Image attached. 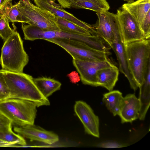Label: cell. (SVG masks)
Segmentation results:
<instances>
[{"label": "cell", "mask_w": 150, "mask_h": 150, "mask_svg": "<svg viewBox=\"0 0 150 150\" xmlns=\"http://www.w3.org/2000/svg\"><path fill=\"white\" fill-rule=\"evenodd\" d=\"M37 107L34 102L23 99L8 98L0 101V112L14 126L34 124Z\"/></svg>", "instance_id": "obj_4"}, {"label": "cell", "mask_w": 150, "mask_h": 150, "mask_svg": "<svg viewBox=\"0 0 150 150\" xmlns=\"http://www.w3.org/2000/svg\"><path fill=\"white\" fill-rule=\"evenodd\" d=\"M0 147H21L18 144L9 142L0 143Z\"/></svg>", "instance_id": "obj_32"}, {"label": "cell", "mask_w": 150, "mask_h": 150, "mask_svg": "<svg viewBox=\"0 0 150 150\" xmlns=\"http://www.w3.org/2000/svg\"><path fill=\"white\" fill-rule=\"evenodd\" d=\"M96 14L98 20L93 25L94 28L99 35L111 47L115 37H121L117 17L116 14L108 11L96 13Z\"/></svg>", "instance_id": "obj_8"}, {"label": "cell", "mask_w": 150, "mask_h": 150, "mask_svg": "<svg viewBox=\"0 0 150 150\" xmlns=\"http://www.w3.org/2000/svg\"><path fill=\"white\" fill-rule=\"evenodd\" d=\"M25 36L27 40L65 38L82 42L90 47L100 51L104 46L102 39L98 35H81L61 31L45 30L31 25H28L25 31Z\"/></svg>", "instance_id": "obj_5"}, {"label": "cell", "mask_w": 150, "mask_h": 150, "mask_svg": "<svg viewBox=\"0 0 150 150\" xmlns=\"http://www.w3.org/2000/svg\"><path fill=\"white\" fill-rule=\"evenodd\" d=\"M140 108L139 99L134 94L123 97L118 114L122 123H131L139 118Z\"/></svg>", "instance_id": "obj_14"}, {"label": "cell", "mask_w": 150, "mask_h": 150, "mask_svg": "<svg viewBox=\"0 0 150 150\" xmlns=\"http://www.w3.org/2000/svg\"><path fill=\"white\" fill-rule=\"evenodd\" d=\"M116 14L123 44L144 39L139 23L128 12L121 7L117 10Z\"/></svg>", "instance_id": "obj_10"}, {"label": "cell", "mask_w": 150, "mask_h": 150, "mask_svg": "<svg viewBox=\"0 0 150 150\" xmlns=\"http://www.w3.org/2000/svg\"><path fill=\"white\" fill-rule=\"evenodd\" d=\"M73 64L79 74L83 84L98 86L96 79L97 72L113 64L109 59L102 61H84L73 59Z\"/></svg>", "instance_id": "obj_9"}, {"label": "cell", "mask_w": 150, "mask_h": 150, "mask_svg": "<svg viewBox=\"0 0 150 150\" xmlns=\"http://www.w3.org/2000/svg\"><path fill=\"white\" fill-rule=\"evenodd\" d=\"M2 69L16 72H23L29 62L18 33L14 31L4 43L0 58Z\"/></svg>", "instance_id": "obj_3"}, {"label": "cell", "mask_w": 150, "mask_h": 150, "mask_svg": "<svg viewBox=\"0 0 150 150\" xmlns=\"http://www.w3.org/2000/svg\"><path fill=\"white\" fill-rule=\"evenodd\" d=\"M1 62L0 58V62Z\"/></svg>", "instance_id": "obj_38"}, {"label": "cell", "mask_w": 150, "mask_h": 150, "mask_svg": "<svg viewBox=\"0 0 150 150\" xmlns=\"http://www.w3.org/2000/svg\"><path fill=\"white\" fill-rule=\"evenodd\" d=\"M134 0H127V3H130L134 1Z\"/></svg>", "instance_id": "obj_34"}, {"label": "cell", "mask_w": 150, "mask_h": 150, "mask_svg": "<svg viewBox=\"0 0 150 150\" xmlns=\"http://www.w3.org/2000/svg\"><path fill=\"white\" fill-rule=\"evenodd\" d=\"M139 98L140 105L139 118L140 120L144 119L150 103V63L148 66L144 81L139 87Z\"/></svg>", "instance_id": "obj_18"}, {"label": "cell", "mask_w": 150, "mask_h": 150, "mask_svg": "<svg viewBox=\"0 0 150 150\" xmlns=\"http://www.w3.org/2000/svg\"><path fill=\"white\" fill-rule=\"evenodd\" d=\"M122 8L134 18L140 26L150 10V0H137L125 3Z\"/></svg>", "instance_id": "obj_17"}, {"label": "cell", "mask_w": 150, "mask_h": 150, "mask_svg": "<svg viewBox=\"0 0 150 150\" xmlns=\"http://www.w3.org/2000/svg\"><path fill=\"white\" fill-rule=\"evenodd\" d=\"M64 8H71V4L78 1H86L93 3L99 6L106 11H108L110 7L108 3L106 1L99 0H55Z\"/></svg>", "instance_id": "obj_24"}, {"label": "cell", "mask_w": 150, "mask_h": 150, "mask_svg": "<svg viewBox=\"0 0 150 150\" xmlns=\"http://www.w3.org/2000/svg\"><path fill=\"white\" fill-rule=\"evenodd\" d=\"M56 22L61 31L71 33L87 35L91 34L88 31L69 21L57 17Z\"/></svg>", "instance_id": "obj_22"}, {"label": "cell", "mask_w": 150, "mask_h": 150, "mask_svg": "<svg viewBox=\"0 0 150 150\" xmlns=\"http://www.w3.org/2000/svg\"><path fill=\"white\" fill-rule=\"evenodd\" d=\"M100 1H107L106 0H99Z\"/></svg>", "instance_id": "obj_36"}, {"label": "cell", "mask_w": 150, "mask_h": 150, "mask_svg": "<svg viewBox=\"0 0 150 150\" xmlns=\"http://www.w3.org/2000/svg\"><path fill=\"white\" fill-rule=\"evenodd\" d=\"M10 98V92L6 83L4 74L0 70V101Z\"/></svg>", "instance_id": "obj_27"}, {"label": "cell", "mask_w": 150, "mask_h": 150, "mask_svg": "<svg viewBox=\"0 0 150 150\" xmlns=\"http://www.w3.org/2000/svg\"><path fill=\"white\" fill-rule=\"evenodd\" d=\"M9 22L5 17L0 16V37L4 41L14 31L10 28Z\"/></svg>", "instance_id": "obj_25"}, {"label": "cell", "mask_w": 150, "mask_h": 150, "mask_svg": "<svg viewBox=\"0 0 150 150\" xmlns=\"http://www.w3.org/2000/svg\"><path fill=\"white\" fill-rule=\"evenodd\" d=\"M74 110L76 115L83 124L85 132L99 138V119L91 107L84 101L78 100L75 102Z\"/></svg>", "instance_id": "obj_11"}, {"label": "cell", "mask_w": 150, "mask_h": 150, "mask_svg": "<svg viewBox=\"0 0 150 150\" xmlns=\"http://www.w3.org/2000/svg\"><path fill=\"white\" fill-rule=\"evenodd\" d=\"M12 124L10 120L0 112V131L9 132L12 131Z\"/></svg>", "instance_id": "obj_29"}, {"label": "cell", "mask_w": 150, "mask_h": 150, "mask_svg": "<svg viewBox=\"0 0 150 150\" xmlns=\"http://www.w3.org/2000/svg\"><path fill=\"white\" fill-rule=\"evenodd\" d=\"M128 67L138 87L142 84L150 63V40L143 39L124 44Z\"/></svg>", "instance_id": "obj_2"}, {"label": "cell", "mask_w": 150, "mask_h": 150, "mask_svg": "<svg viewBox=\"0 0 150 150\" xmlns=\"http://www.w3.org/2000/svg\"><path fill=\"white\" fill-rule=\"evenodd\" d=\"M124 0L125 1H127V0Z\"/></svg>", "instance_id": "obj_37"}, {"label": "cell", "mask_w": 150, "mask_h": 150, "mask_svg": "<svg viewBox=\"0 0 150 150\" xmlns=\"http://www.w3.org/2000/svg\"><path fill=\"white\" fill-rule=\"evenodd\" d=\"M111 48L116 54L119 64V70L127 79L131 88L135 91L138 87L129 71L125 53L124 44L121 37L115 38Z\"/></svg>", "instance_id": "obj_15"}, {"label": "cell", "mask_w": 150, "mask_h": 150, "mask_svg": "<svg viewBox=\"0 0 150 150\" xmlns=\"http://www.w3.org/2000/svg\"><path fill=\"white\" fill-rule=\"evenodd\" d=\"M100 147L106 148H113L123 147L122 145L113 141L105 142L100 144Z\"/></svg>", "instance_id": "obj_30"}, {"label": "cell", "mask_w": 150, "mask_h": 150, "mask_svg": "<svg viewBox=\"0 0 150 150\" xmlns=\"http://www.w3.org/2000/svg\"><path fill=\"white\" fill-rule=\"evenodd\" d=\"M13 0H0V9L7 4L12 2Z\"/></svg>", "instance_id": "obj_33"}, {"label": "cell", "mask_w": 150, "mask_h": 150, "mask_svg": "<svg viewBox=\"0 0 150 150\" xmlns=\"http://www.w3.org/2000/svg\"><path fill=\"white\" fill-rule=\"evenodd\" d=\"M86 9L93 11L96 13L106 11L99 6L93 3L86 1H78L72 3L71 8Z\"/></svg>", "instance_id": "obj_26"}, {"label": "cell", "mask_w": 150, "mask_h": 150, "mask_svg": "<svg viewBox=\"0 0 150 150\" xmlns=\"http://www.w3.org/2000/svg\"><path fill=\"white\" fill-rule=\"evenodd\" d=\"M141 29L145 39L150 38V10L149 11L142 24Z\"/></svg>", "instance_id": "obj_28"}, {"label": "cell", "mask_w": 150, "mask_h": 150, "mask_svg": "<svg viewBox=\"0 0 150 150\" xmlns=\"http://www.w3.org/2000/svg\"><path fill=\"white\" fill-rule=\"evenodd\" d=\"M33 80L39 91L47 98L54 92L60 90L62 85L58 81L49 77L33 78Z\"/></svg>", "instance_id": "obj_19"}, {"label": "cell", "mask_w": 150, "mask_h": 150, "mask_svg": "<svg viewBox=\"0 0 150 150\" xmlns=\"http://www.w3.org/2000/svg\"><path fill=\"white\" fill-rule=\"evenodd\" d=\"M123 97L118 90L109 91L103 94V101L114 116L118 115Z\"/></svg>", "instance_id": "obj_20"}, {"label": "cell", "mask_w": 150, "mask_h": 150, "mask_svg": "<svg viewBox=\"0 0 150 150\" xmlns=\"http://www.w3.org/2000/svg\"><path fill=\"white\" fill-rule=\"evenodd\" d=\"M0 16L5 17L9 22H19L28 23V21L18 8L12 2L6 4L0 9Z\"/></svg>", "instance_id": "obj_21"}, {"label": "cell", "mask_w": 150, "mask_h": 150, "mask_svg": "<svg viewBox=\"0 0 150 150\" xmlns=\"http://www.w3.org/2000/svg\"><path fill=\"white\" fill-rule=\"evenodd\" d=\"M1 70L9 91V98L30 100L35 103L37 107L50 105L49 100L39 91L31 76L23 72Z\"/></svg>", "instance_id": "obj_1"}, {"label": "cell", "mask_w": 150, "mask_h": 150, "mask_svg": "<svg viewBox=\"0 0 150 150\" xmlns=\"http://www.w3.org/2000/svg\"><path fill=\"white\" fill-rule=\"evenodd\" d=\"M35 5L42 8L48 11L56 17L69 21L85 29L92 35H98L93 25L86 23L76 18L63 9L55 0H33Z\"/></svg>", "instance_id": "obj_12"}, {"label": "cell", "mask_w": 150, "mask_h": 150, "mask_svg": "<svg viewBox=\"0 0 150 150\" xmlns=\"http://www.w3.org/2000/svg\"><path fill=\"white\" fill-rule=\"evenodd\" d=\"M0 140L6 142L13 143L25 147L26 142L24 138L18 134L14 132L12 130L9 132L0 131Z\"/></svg>", "instance_id": "obj_23"}, {"label": "cell", "mask_w": 150, "mask_h": 150, "mask_svg": "<svg viewBox=\"0 0 150 150\" xmlns=\"http://www.w3.org/2000/svg\"><path fill=\"white\" fill-rule=\"evenodd\" d=\"M4 142H4L1 140H0V143H4Z\"/></svg>", "instance_id": "obj_35"}, {"label": "cell", "mask_w": 150, "mask_h": 150, "mask_svg": "<svg viewBox=\"0 0 150 150\" xmlns=\"http://www.w3.org/2000/svg\"><path fill=\"white\" fill-rule=\"evenodd\" d=\"M70 81L74 83H76L80 81V77L78 74L75 71H73L68 74Z\"/></svg>", "instance_id": "obj_31"}, {"label": "cell", "mask_w": 150, "mask_h": 150, "mask_svg": "<svg viewBox=\"0 0 150 150\" xmlns=\"http://www.w3.org/2000/svg\"><path fill=\"white\" fill-rule=\"evenodd\" d=\"M16 4L29 24L45 30L60 31L57 17L50 11L32 3L30 0H19Z\"/></svg>", "instance_id": "obj_6"}, {"label": "cell", "mask_w": 150, "mask_h": 150, "mask_svg": "<svg viewBox=\"0 0 150 150\" xmlns=\"http://www.w3.org/2000/svg\"><path fill=\"white\" fill-rule=\"evenodd\" d=\"M119 69L114 64L99 70L96 74L98 86L104 87L110 91L112 90L118 80Z\"/></svg>", "instance_id": "obj_16"}, {"label": "cell", "mask_w": 150, "mask_h": 150, "mask_svg": "<svg viewBox=\"0 0 150 150\" xmlns=\"http://www.w3.org/2000/svg\"><path fill=\"white\" fill-rule=\"evenodd\" d=\"M45 40L61 47L74 59L92 61H102L108 59V53L94 49L79 40L65 38Z\"/></svg>", "instance_id": "obj_7"}, {"label": "cell", "mask_w": 150, "mask_h": 150, "mask_svg": "<svg viewBox=\"0 0 150 150\" xmlns=\"http://www.w3.org/2000/svg\"><path fill=\"white\" fill-rule=\"evenodd\" d=\"M13 129L18 134L31 141H37L51 145L59 140V136L57 134L34 124L14 126Z\"/></svg>", "instance_id": "obj_13"}]
</instances>
